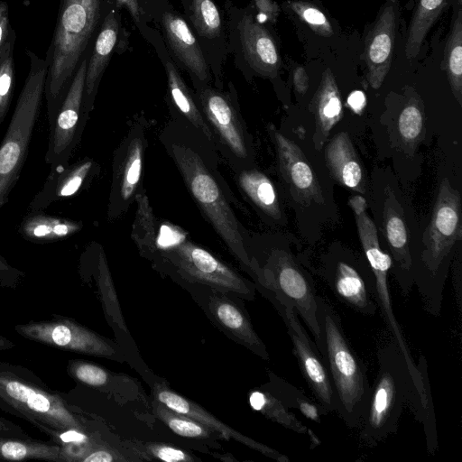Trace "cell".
Instances as JSON below:
<instances>
[{"label": "cell", "mask_w": 462, "mask_h": 462, "mask_svg": "<svg viewBox=\"0 0 462 462\" xmlns=\"http://www.w3.org/2000/svg\"><path fill=\"white\" fill-rule=\"evenodd\" d=\"M378 373L360 422L359 439L373 448L395 434L404 406L423 424L427 449L438 448L435 415L430 387L422 391L393 338L377 350Z\"/></svg>", "instance_id": "obj_1"}, {"label": "cell", "mask_w": 462, "mask_h": 462, "mask_svg": "<svg viewBox=\"0 0 462 462\" xmlns=\"http://www.w3.org/2000/svg\"><path fill=\"white\" fill-rule=\"evenodd\" d=\"M105 0H60L56 25L45 58L49 67L44 97L50 126L79 63L93 43L104 14Z\"/></svg>", "instance_id": "obj_2"}, {"label": "cell", "mask_w": 462, "mask_h": 462, "mask_svg": "<svg viewBox=\"0 0 462 462\" xmlns=\"http://www.w3.org/2000/svg\"><path fill=\"white\" fill-rule=\"evenodd\" d=\"M317 320L319 332L313 341L334 389L336 411L348 428H358L371 388L366 367L346 338L339 315L319 295L317 297Z\"/></svg>", "instance_id": "obj_3"}, {"label": "cell", "mask_w": 462, "mask_h": 462, "mask_svg": "<svg viewBox=\"0 0 462 462\" xmlns=\"http://www.w3.org/2000/svg\"><path fill=\"white\" fill-rule=\"evenodd\" d=\"M0 409L26 420L50 439L69 430L88 431L79 411L60 392L19 365L0 362Z\"/></svg>", "instance_id": "obj_4"}, {"label": "cell", "mask_w": 462, "mask_h": 462, "mask_svg": "<svg viewBox=\"0 0 462 462\" xmlns=\"http://www.w3.org/2000/svg\"><path fill=\"white\" fill-rule=\"evenodd\" d=\"M461 238L460 195L451 187L449 180L444 178L422 236L423 247L419 257L421 270L412 277L424 310L432 316L440 315L447 275L444 265Z\"/></svg>", "instance_id": "obj_5"}, {"label": "cell", "mask_w": 462, "mask_h": 462, "mask_svg": "<svg viewBox=\"0 0 462 462\" xmlns=\"http://www.w3.org/2000/svg\"><path fill=\"white\" fill-rule=\"evenodd\" d=\"M30 61L23 88L0 143V208L9 200L23 168L40 114L49 63L25 49Z\"/></svg>", "instance_id": "obj_6"}, {"label": "cell", "mask_w": 462, "mask_h": 462, "mask_svg": "<svg viewBox=\"0 0 462 462\" xmlns=\"http://www.w3.org/2000/svg\"><path fill=\"white\" fill-rule=\"evenodd\" d=\"M171 152L190 194L207 219L232 254L245 266L254 269L237 219L200 156L181 144L172 145Z\"/></svg>", "instance_id": "obj_7"}, {"label": "cell", "mask_w": 462, "mask_h": 462, "mask_svg": "<svg viewBox=\"0 0 462 462\" xmlns=\"http://www.w3.org/2000/svg\"><path fill=\"white\" fill-rule=\"evenodd\" d=\"M227 51L237 68L274 79L282 66L278 45L271 32L260 23L252 6L241 8L226 0Z\"/></svg>", "instance_id": "obj_8"}, {"label": "cell", "mask_w": 462, "mask_h": 462, "mask_svg": "<svg viewBox=\"0 0 462 462\" xmlns=\"http://www.w3.org/2000/svg\"><path fill=\"white\" fill-rule=\"evenodd\" d=\"M157 250L187 279L222 292H233L252 300L254 290L238 273L206 249L180 239L170 245H158Z\"/></svg>", "instance_id": "obj_9"}, {"label": "cell", "mask_w": 462, "mask_h": 462, "mask_svg": "<svg viewBox=\"0 0 462 462\" xmlns=\"http://www.w3.org/2000/svg\"><path fill=\"white\" fill-rule=\"evenodd\" d=\"M267 296L281 315L292 343L293 355L315 399L328 412L337 410L334 389L320 353L302 326L295 308L265 288Z\"/></svg>", "instance_id": "obj_10"}, {"label": "cell", "mask_w": 462, "mask_h": 462, "mask_svg": "<svg viewBox=\"0 0 462 462\" xmlns=\"http://www.w3.org/2000/svg\"><path fill=\"white\" fill-rule=\"evenodd\" d=\"M26 339L51 347L99 357L116 358L113 343L75 320L53 315L51 319L14 326Z\"/></svg>", "instance_id": "obj_11"}, {"label": "cell", "mask_w": 462, "mask_h": 462, "mask_svg": "<svg viewBox=\"0 0 462 462\" xmlns=\"http://www.w3.org/2000/svg\"><path fill=\"white\" fill-rule=\"evenodd\" d=\"M93 44V43H92ZM92 44L84 54L52 125L44 157L50 167L68 162L79 139L86 118L83 95L88 59Z\"/></svg>", "instance_id": "obj_12"}, {"label": "cell", "mask_w": 462, "mask_h": 462, "mask_svg": "<svg viewBox=\"0 0 462 462\" xmlns=\"http://www.w3.org/2000/svg\"><path fill=\"white\" fill-rule=\"evenodd\" d=\"M120 9L113 0H105L104 14L88 59L83 95V116L92 110L102 76L121 40Z\"/></svg>", "instance_id": "obj_13"}, {"label": "cell", "mask_w": 462, "mask_h": 462, "mask_svg": "<svg viewBox=\"0 0 462 462\" xmlns=\"http://www.w3.org/2000/svg\"><path fill=\"white\" fill-rule=\"evenodd\" d=\"M399 20V1L386 0L365 39L364 60L366 79L374 89H378L392 64L395 35Z\"/></svg>", "instance_id": "obj_14"}, {"label": "cell", "mask_w": 462, "mask_h": 462, "mask_svg": "<svg viewBox=\"0 0 462 462\" xmlns=\"http://www.w3.org/2000/svg\"><path fill=\"white\" fill-rule=\"evenodd\" d=\"M182 5L208 67L217 76L228 53L227 34L221 12L213 0H182Z\"/></svg>", "instance_id": "obj_15"}, {"label": "cell", "mask_w": 462, "mask_h": 462, "mask_svg": "<svg viewBox=\"0 0 462 462\" xmlns=\"http://www.w3.org/2000/svg\"><path fill=\"white\" fill-rule=\"evenodd\" d=\"M322 274L334 295L342 303L366 316L376 313L373 274L368 275L352 262L341 258L329 263Z\"/></svg>", "instance_id": "obj_16"}, {"label": "cell", "mask_w": 462, "mask_h": 462, "mask_svg": "<svg viewBox=\"0 0 462 462\" xmlns=\"http://www.w3.org/2000/svg\"><path fill=\"white\" fill-rule=\"evenodd\" d=\"M160 24L166 44L179 65L190 74L194 81L208 83L211 79L208 64L186 19L169 7L162 13Z\"/></svg>", "instance_id": "obj_17"}, {"label": "cell", "mask_w": 462, "mask_h": 462, "mask_svg": "<svg viewBox=\"0 0 462 462\" xmlns=\"http://www.w3.org/2000/svg\"><path fill=\"white\" fill-rule=\"evenodd\" d=\"M280 171L295 199L324 204L319 180L300 148L273 125L270 126Z\"/></svg>", "instance_id": "obj_18"}, {"label": "cell", "mask_w": 462, "mask_h": 462, "mask_svg": "<svg viewBox=\"0 0 462 462\" xmlns=\"http://www.w3.org/2000/svg\"><path fill=\"white\" fill-rule=\"evenodd\" d=\"M201 107L224 143L240 158L247 156V147L242 125L227 93L220 92L207 84L197 86Z\"/></svg>", "instance_id": "obj_19"}, {"label": "cell", "mask_w": 462, "mask_h": 462, "mask_svg": "<svg viewBox=\"0 0 462 462\" xmlns=\"http://www.w3.org/2000/svg\"><path fill=\"white\" fill-rule=\"evenodd\" d=\"M383 217L384 235L397 267L396 279L402 294L408 296L413 285L408 231L403 209L389 189L385 190Z\"/></svg>", "instance_id": "obj_20"}, {"label": "cell", "mask_w": 462, "mask_h": 462, "mask_svg": "<svg viewBox=\"0 0 462 462\" xmlns=\"http://www.w3.org/2000/svg\"><path fill=\"white\" fill-rule=\"evenodd\" d=\"M93 170L94 162L89 158L51 167L42 189L29 203L28 212L43 211L55 202L73 197L85 186Z\"/></svg>", "instance_id": "obj_21"}, {"label": "cell", "mask_w": 462, "mask_h": 462, "mask_svg": "<svg viewBox=\"0 0 462 462\" xmlns=\"http://www.w3.org/2000/svg\"><path fill=\"white\" fill-rule=\"evenodd\" d=\"M156 399L169 409L193 419L209 430L219 433L220 436L226 439L233 438L238 442L243 443L244 445L278 462L290 461L289 457L285 455L233 430L228 425L217 420L213 415L202 409L199 405L172 391L164 388L158 389L156 391Z\"/></svg>", "instance_id": "obj_22"}, {"label": "cell", "mask_w": 462, "mask_h": 462, "mask_svg": "<svg viewBox=\"0 0 462 462\" xmlns=\"http://www.w3.org/2000/svg\"><path fill=\"white\" fill-rule=\"evenodd\" d=\"M310 109L315 118L314 147L319 151L330 131L343 117L340 92L329 68L322 73L320 83L310 103Z\"/></svg>", "instance_id": "obj_23"}, {"label": "cell", "mask_w": 462, "mask_h": 462, "mask_svg": "<svg viewBox=\"0 0 462 462\" xmlns=\"http://www.w3.org/2000/svg\"><path fill=\"white\" fill-rule=\"evenodd\" d=\"M325 157L335 180L357 192H365L363 167L347 133L341 132L330 140Z\"/></svg>", "instance_id": "obj_24"}, {"label": "cell", "mask_w": 462, "mask_h": 462, "mask_svg": "<svg viewBox=\"0 0 462 462\" xmlns=\"http://www.w3.org/2000/svg\"><path fill=\"white\" fill-rule=\"evenodd\" d=\"M82 228L81 221L33 211L23 217L18 232L28 242L48 244L65 240Z\"/></svg>", "instance_id": "obj_25"}, {"label": "cell", "mask_w": 462, "mask_h": 462, "mask_svg": "<svg viewBox=\"0 0 462 462\" xmlns=\"http://www.w3.org/2000/svg\"><path fill=\"white\" fill-rule=\"evenodd\" d=\"M152 44L155 46L162 61H163L169 94L174 105L198 130L209 141H212L214 138L213 134L197 107L189 88L182 79L173 60L169 57L163 41L162 42L161 38H159Z\"/></svg>", "instance_id": "obj_26"}, {"label": "cell", "mask_w": 462, "mask_h": 462, "mask_svg": "<svg viewBox=\"0 0 462 462\" xmlns=\"http://www.w3.org/2000/svg\"><path fill=\"white\" fill-rule=\"evenodd\" d=\"M209 309L216 319L245 346L262 358L268 360L265 345L255 333L247 317L234 303L226 298L213 295Z\"/></svg>", "instance_id": "obj_27"}, {"label": "cell", "mask_w": 462, "mask_h": 462, "mask_svg": "<svg viewBox=\"0 0 462 462\" xmlns=\"http://www.w3.org/2000/svg\"><path fill=\"white\" fill-rule=\"evenodd\" d=\"M37 459L65 462L61 448L56 442L42 441L0 432V460Z\"/></svg>", "instance_id": "obj_28"}, {"label": "cell", "mask_w": 462, "mask_h": 462, "mask_svg": "<svg viewBox=\"0 0 462 462\" xmlns=\"http://www.w3.org/2000/svg\"><path fill=\"white\" fill-rule=\"evenodd\" d=\"M443 67L451 91L462 105V7L457 4L452 24L444 48Z\"/></svg>", "instance_id": "obj_29"}, {"label": "cell", "mask_w": 462, "mask_h": 462, "mask_svg": "<svg viewBox=\"0 0 462 462\" xmlns=\"http://www.w3.org/2000/svg\"><path fill=\"white\" fill-rule=\"evenodd\" d=\"M448 0H419L409 25L405 43V56L408 60L416 58L423 41L435 23Z\"/></svg>", "instance_id": "obj_30"}, {"label": "cell", "mask_w": 462, "mask_h": 462, "mask_svg": "<svg viewBox=\"0 0 462 462\" xmlns=\"http://www.w3.org/2000/svg\"><path fill=\"white\" fill-rule=\"evenodd\" d=\"M248 401L254 411L262 413L267 419L296 433L308 435L312 441H315L316 444L319 443V439L312 430L299 420L289 408L267 390L251 392Z\"/></svg>", "instance_id": "obj_31"}, {"label": "cell", "mask_w": 462, "mask_h": 462, "mask_svg": "<svg viewBox=\"0 0 462 462\" xmlns=\"http://www.w3.org/2000/svg\"><path fill=\"white\" fill-rule=\"evenodd\" d=\"M238 180L244 192L262 211L274 219L282 217L275 188L266 175L256 170L244 171Z\"/></svg>", "instance_id": "obj_32"}, {"label": "cell", "mask_w": 462, "mask_h": 462, "mask_svg": "<svg viewBox=\"0 0 462 462\" xmlns=\"http://www.w3.org/2000/svg\"><path fill=\"white\" fill-rule=\"evenodd\" d=\"M143 157V140L139 136H134L128 143L116 177V191L122 203L126 204L132 199L139 185Z\"/></svg>", "instance_id": "obj_33"}, {"label": "cell", "mask_w": 462, "mask_h": 462, "mask_svg": "<svg viewBox=\"0 0 462 462\" xmlns=\"http://www.w3.org/2000/svg\"><path fill=\"white\" fill-rule=\"evenodd\" d=\"M270 386L265 390L280 400L287 408L296 409L307 419L321 422V417L328 413L327 410L318 402L309 398L302 391L271 374Z\"/></svg>", "instance_id": "obj_34"}, {"label": "cell", "mask_w": 462, "mask_h": 462, "mask_svg": "<svg viewBox=\"0 0 462 462\" xmlns=\"http://www.w3.org/2000/svg\"><path fill=\"white\" fill-rule=\"evenodd\" d=\"M135 199L137 210L132 237L142 252L151 254L157 250L155 217L144 193L136 194Z\"/></svg>", "instance_id": "obj_35"}, {"label": "cell", "mask_w": 462, "mask_h": 462, "mask_svg": "<svg viewBox=\"0 0 462 462\" xmlns=\"http://www.w3.org/2000/svg\"><path fill=\"white\" fill-rule=\"evenodd\" d=\"M14 42L15 36L10 39L0 54V125L9 111L15 87Z\"/></svg>", "instance_id": "obj_36"}, {"label": "cell", "mask_w": 462, "mask_h": 462, "mask_svg": "<svg viewBox=\"0 0 462 462\" xmlns=\"http://www.w3.org/2000/svg\"><path fill=\"white\" fill-rule=\"evenodd\" d=\"M154 411L173 432L187 438H208L211 430L201 423L183 414L178 413L157 401L154 405Z\"/></svg>", "instance_id": "obj_37"}, {"label": "cell", "mask_w": 462, "mask_h": 462, "mask_svg": "<svg viewBox=\"0 0 462 462\" xmlns=\"http://www.w3.org/2000/svg\"><path fill=\"white\" fill-rule=\"evenodd\" d=\"M424 116L419 100L411 98L402 109L398 117V132L401 139L408 144L416 143L422 134Z\"/></svg>", "instance_id": "obj_38"}, {"label": "cell", "mask_w": 462, "mask_h": 462, "mask_svg": "<svg viewBox=\"0 0 462 462\" xmlns=\"http://www.w3.org/2000/svg\"><path fill=\"white\" fill-rule=\"evenodd\" d=\"M290 9L317 34L323 37L333 35V28L327 16L310 2L289 1Z\"/></svg>", "instance_id": "obj_39"}, {"label": "cell", "mask_w": 462, "mask_h": 462, "mask_svg": "<svg viewBox=\"0 0 462 462\" xmlns=\"http://www.w3.org/2000/svg\"><path fill=\"white\" fill-rule=\"evenodd\" d=\"M67 372L76 381L93 387L104 386L108 382L105 369L83 360H69Z\"/></svg>", "instance_id": "obj_40"}, {"label": "cell", "mask_w": 462, "mask_h": 462, "mask_svg": "<svg viewBox=\"0 0 462 462\" xmlns=\"http://www.w3.org/2000/svg\"><path fill=\"white\" fill-rule=\"evenodd\" d=\"M116 5L121 9L125 7L131 14L135 25L144 38L152 42L158 32L149 27V18L144 14L138 0H113Z\"/></svg>", "instance_id": "obj_41"}, {"label": "cell", "mask_w": 462, "mask_h": 462, "mask_svg": "<svg viewBox=\"0 0 462 462\" xmlns=\"http://www.w3.org/2000/svg\"><path fill=\"white\" fill-rule=\"evenodd\" d=\"M24 277L25 273L22 270L12 265L0 254V290H15Z\"/></svg>", "instance_id": "obj_42"}, {"label": "cell", "mask_w": 462, "mask_h": 462, "mask_svg": "<svg viewBox=\"0 0 462 462\" xmlns=\"http://www.w3.org/2000/svg\"><path fill=\"white\" fill-rule=\"evenodd\" d=\"M153 457L166 462L190 461L192 458L186 452L166 445H153L150 447Z\"/></svg>", "instance_id": "obj_43"}, {"label": "cell", "mask_w": 462, "mask_h": 462, "mask_svg": "<svg viewBox=\"0 0 462 462\" xmlns=\"http://www.w3.org/2000/svg\"><path fill=\"white\" fill-rule=\"evenodd\" d=\"M14 36L15 32L10 24L8 5L5 1L0 0V54Z\"/></svg>", "instance_id": "obj_44"}, {"label": "cell", "mask_w": 462, "mask_h": 462, "mask_svg": "<svg viewBox=\"0 0 462 462\" xmlns=\"http://www.w3.org/2000/svg\"><path fill=\"white\" fill-rule=\"evenodd\" d=\"M254 9L257 11L258 16L263 17L264 21L275 23L280 13V7L273 0H254Z\"/></svg>", "instance_id": "obj_45"}, {"label": "cell", "mask_w": 462, "mask_h": 462, "mask_svg": "<svg viewBox=\"0 0 462 462\" xmlns=\"http://www.w3.org/2000/svg\"><path fill=\"white\" fill-rule=\"evenodd\" d=\"M292 83L298 94L304 95L307 92L309 88V77L304 67H294L292 70Z\"/></svg>", "instance_id": "obj_46"}, {"label": "cell", "mask_w": 462, "mask_h": 462, "mask_svg": "<svg viewBox=\"0 0 462 462\" xmlns=\"http://www.w3.org/2000/svg\"><path fill=\"white\" fill-rule=\"evenodd\" d=\"M115 460V455L111 451L97 447L88 453L81 462H112Z\"/></svg>", "instance_id": "obj_47"}, {"label": "cell", "mask_w": 462, "mask_h": 462, "mask_svg": "<svg viewBox=\"0 0 462 462\" xmlns=\"http://www.w3.org/2000/svg\"><path fill=\"white\" fill-rule=\"evenodd\" d=\"M365 97L362 91L356 90L350 94L347 99L348 106L355 112L360 114L365 106Z\"/></svg>", "instance_id": "obj_48"}, {"label": "cell", "mask_w": 462, "mask_h": 462, "mask_svg": "<svg viewBox=\"0 0 462 462\" xmlns=\"http://www.w3.org/2000/svg\"><path fill=\"white\" fill-rule=\"evenodd\" d=\"M0 432L9 433L21 437H29L23 429L13 421L0 416Z\"/></svg>", "instance_id": "obj_49"}, {"label": "cell", "mask_w": 462, "mask_h": 462, "mask_svg": "<svg viewBox=\"0 0 462 462\" xmlns=\"http://www.w3.org/2000/svg\"><path fill=\"white\" fill-rule=\"evenodd\" d=\"M15 346V344L9 338L0 334V351L11 349Z\"/></svg>", "instance_id": "obj_50"}, {"label": "cell", "mask_w": 462, "mask_h": 462, "mask_svg": "<svg viewBox=\"0 0 462 462\" xmlns=\"http://www.w3.org/2000/svg\"><path fill=\"white\" fill-rule=\"evenodd\" d=\"M457 4L462 5V0H457Z\"/></svg>", "instance_id": "obj_51"}]
</instances>
